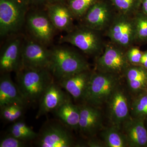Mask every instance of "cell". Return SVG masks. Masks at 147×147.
I'll use <instances>...</instances> for the list:
<instances>
[{
  "label": "cell",
  "mask_w": 147,
  "mask_h": 147,
  "mask_svg": "<svg viewBox=\"0 0 147 147\" xmlns=\"http://www.w3.org/2000/svg\"><path fill=\"white\" fill-rule=\"evenodd\" d=\"M101 137L105 147H127L125 137L121 129L111 125L101 131Z\"/></svg>",
  "instance_id": "22"
},
{
  "label": "cell",
  "mask_w": 147,
  "mask_h": 147,
  "mask_svg": "<svg viewBox=\"0 0 147 147\" xmlns=\"http://www.w3.org/2000/svg\"><path fill=\"white\" fill-rule=\"evenodd\" d=\"M26 21L32 38L45 45L53 40L56 29L47 12H32L27 14Z\"/></svg>",
  "instance_id": "12"
},
{
  "label": "cell",
  "mask_w": 147,
  "mask_h": 147,
  "mask_svg": "<svg viewBox=\"0 0 147 147\" xmlns=\"http://www.w3.org/2000/svg\"><path fill=\"white\" fill-rule=\"evenodd\" d=\"M70 129L60 121L47 122L34 142L39 147H82L75 141Z\"/></svg>",
  "instance_id": "5"
},
{
  "label": "cell",
  "mask_w": 147,
  "mask_h": 147,
  "mask_svg": "<svg viewBox=\"0 0 147 147\" xmlns=\"http://www.w3.org/2000/svg\"><path fill=\"white\" fill-rule=\"evenodd\" d=\"M26 106L21 103L15 102L0 107L1 118L6 122H15L22 117Z\"/></svg>",
  "instance_id": "25"
},
{
  "label": "cell",
  "mask_w": 147,
  "mask_h": 147,
  "mask_svg": "<svg viewBox=\"0 0 147 147\" xmlns=\"http://www.w3.org/2000/svg\"><path fill=\"white\" fill-rule=\"evenodd\" d=\"M143 53L136 47L132 46L128 48L126 51V56L129 64L139 65Z\"/></svg>",
  "instance_id": "30"
},
{
  "label": "cell",
  "mask_w": 147,
  "mask_h": 147,
  "mask_svg": "<svg viewBox=\"0 0 147 147\" xmlns=\"http://www.w3.org/2000/svg\"><path fill=\"white\" fill-rule=\"evenodd\" d=\"M145 122L147 123L146 124L145 123V124H146V128L147 129V120L145 121Z\"/></svg>",
  "instance_id": "37"
},
{
  "label": "cell",
  "mask_w": 147,
  "mask_h": 147,
  "mask_svg": "<svg viewBox=\"0 0 147 147\" xmlns=\"http://www.w3.org/2000/svg\"><path fill=\"white\" fill-rule=\"evenodd\" d=\"M123 76L126 79L129 90L135 95L146 90L147 87V69L140 65L130 64Z\"/></svg>",
  "instance_id": "20"
},
{
  "label": "cell",
  "mask_w": 147,
  "mask_h": 147,
  "mask_svg": "<svg viewBox=\"0 0 147 147\" xmlns=\"http://www.w3.org/2000/svg\"><path fill=\"white\" fill-rule=\"evenodd\" d=\"M131 102L126 90L120 84L106 102L111 125L121 129L124 122L130 116Z\"/></svg>",
  "instance_id": "10"
},
{
  "label": "cell",
  "mask_w": 147,
  "mask_h": 147,
  "mask_svg": "<svg viewBox=\"0 0 147 147\" xmlns=\"http://www.w3.org/2000/svg\"><path fill=\"white\" fill-rule=\"evenodd\" d=\"M85 146L89 147H105V144L102 141H100L93 137H90Z\"/></svg>",
  "instance_id": "31"
},
{
  "label": "cell",
  "mask_w": 147,
  "mask_h": 147,
  "mask_svg": "<svg viewBox=\"0 0 147 147\" xmlns=\"http://www.w3.org/2000/svg\"><path fill=\"white\" fill-rule=\"evenodd\" d=\"M62 123L70 129H79L80 110L79 105L74 104L69 97L55 111Z\"/></svg>",
  "instance_id": "21"
},
{
  "label": "cell",
  "mask_w": 147,
  "mask_h": 147,
  "mask_svg": "<svg viewBox=\"0 0 147 147\" xmlns=\"http://www.w3.org/2000/svg\"><path fill=\"white\" fill-rule=\"evenodd\" d=\"M15 102L28 106L17 85L11 78L10 73L1 74L0 78V107Z\"/></svg>",
  "instance_id": "19"
},
{
  "label": "cell",
  "mask_w": 147,
  "mask_h": 147,
  "mask_svg": "<svg viewBox=\"0 0 147 147\" xmlns=\"http://www.w3.org/2000/svg\"><path fill=\"white\" fill-rule=\"evenodd\" d=\"M24 40L21 37L11 38L3 46L0 55L1 74L16 73L22 67V51Z\"/></svg>",
  "instance_id": "13"
},
{
  "label": "cell",
  "mask_w": 147,
  "mask_h": 147,
  "mask_svg": "<svg viewBox=\"0 0 147 147\" xmlns=\"http://www.w3.org/2000/svg\"><path fill=\"white\" fill-rule=\"evenodd\" d=\"M61 42L69 43L83 53L91 56L99 55L103 43L100 31L82 25L61 38Z\"/></svg>",
  "instance_id": "6"
},
{
  "label": "cell",
  "mask_w": 147,
  "mask_h": 147,
  "mask_svg": "<svg viewBox=\"0 0 147 147\" xmlns=\"http://www.w3.org/2000/svg\"><path fill=\"white\" fill-rule=\"evenodd\" d=\"M139 3H140V6H141V3H142V0H139Z\"/></svg>",
  "instance_id": "36"
},
{
  "label": "cell",
  "mask_w": 147,
  "mask_h": 147,
  "mask_svg": "<svg viewBox=\"0 0 147 147\" xmlns=\"http://www.w3.org/2000/svg\"><path fill=\"white\" fill-rule=\"evenodd\" d=\"M120 77L114 74L98 71L92 72L84 102L96 107L106 103L120 84Z\"/></svg>",
  "instance_id": "3"
},
{
  "label": "cell",
  "mask_w": 147,
  "mask_h": 147,
  "mask_svg": "<svg viewBox=\"0 0 147 147\" xmlns=\"http://www.w3.org/2000/svg\"><path fill=\"white\" fill-rule=\"evenodd\" d=\"M106 30V35L111 42L125 50H127L135 42L133 16L117 12Z\"/></svg>",
  "instance_id": "7"
},
{
  "label": "cell",
  "mask_w": 147,
  "mask_h": 147,
  "mask_svg": "<svg viewBox=\"0 0 147 147\" xmlns=\"http://www.w3.org/2000/svg\"><path fill=\"white\" fill-rule=\"evenodd\" d=\"M92 74L90 70H86L57 82L74 99L84 101Z\"/></svg>",
  "instance_id": "17"
},
{
  "label": "cell",
  "mask_w": 147,
  "mask_h": 147,
  "mask_svg": "<svg viewBox=\"0 0 147 147\" xmlns=\"http://www.w3.org/2000/svg\"><path fill=\"white\" fill-rule=\"evenodd\" d=\"M121 130L128 147H147V129L144 120L130 115L122 124Z\"/></svg>",
  "instance_id": "15"
},
{
  "label": "cell",
  "mask_w": 147,
  "mask_h": 147,
  "mask_svg": "<svg viewBox=\"0 0 147 147\" xmlns=\"http://www.w3.org/2000/svg\"><path fill=\"white\" fill-rule=\"evenodd\" d=\"M51 50L50 70L57 82L79 72L90 70L88 62L76 51L61 47Z\"/></svg>",
  "instance_id": "2"
},
{
  "label": "cell",
  "mask_w": 147,
  "mask_h": 147,
  "mask_svg": "<svg viewBox=\"0 0 147 147\" xmlns=\"http://www.w3.org/2000/svg\"><path fill=\"white\" fill-rule=\"evenodd\" d=\"M97 0H67V5L74 18L81 19Z\"/></svg>",
  "instance_id": "28"
},
{
  "label": "cell",
  "mask_w": 147,
  "mask_h": 147,
  "mask_svg": "<svg viewBox=\"0 0 147 147\" xmlns=\"http://www.w3.org/2000/svg\"><path fill=\"white\" fill-rule=\"evenodd\" d=\"M129 65L125 50L111 42L104 45L103 53L96 59V71L121 76Z\"/></svg>",
  "instance_id": "8"
},
{
  "label": "cell",
  "mask_w": 147,
  "mask_h": 147,
  "mask_svg": "<svg viewBox=\"0 0 147 147\" xmlns=\"http://www.w3.org/2000/svg\"><path fill=\"white\" fill-rule=\"evenodd\" d=\"M28 142L17 139L9 134L3 137L0 141V147H25Z\"/></svg>",
  "instance_id": "29"
},
{
  "label": "cell",
  "mask_w": 147,
  "mask_h": 147,
  "mask_svg": "<svg viewBox=\"0 0 147 147\" xmlns=\"http://www.w3.org/2000/svg\"><path fill=\"white\" fill-rule=\"evenodd\" d=\"M67 0H47L48 4L56 3H64Z\"/></svg>",
  "instance_id": "35"
},
{
  "label": "cell",
  "mask_w": 147,
  "mask_h": 147,
  "mask_svg": "<svg viewBox=\"0 0 147 147\" xmlns=\"http://www.w3.org/2000/svg\"><path fill=\"white\" fill-rule=\"evenodd\" d=\"M33 38L24 40L22 67L50 70L51 50Z\"/></svg>",
  "instance_id": "9"
},
{
  "label": "cell",
  "mask_w": 147,
  "mask_h": 147,
  "mask_svg": "<svg viewBox=\"0 0 147 147\" xmlns=\"http://www.w3.org/2000/svg\"><path fill=\"white\" fill-rule=\"evenodd\" d=\"M139 65L147 69V50L143 52Z\"/></svg>",
  "instance_id": "32"
},
{
  "label": "cell",
  "mask_w": 147,
  "mask_h": 147,
  "mask_svg": "<svg viewBox=\"0 0 147 147\" xmlns=\"http://www.w3.org/2000/svg\"><path fill=\"white\" fill-rule=\"evenodd\" d=\"M8 134L28 143L34 142L38 136V133L34 131L32 127L19 120L12 123L9 128Z\"/></svg>",
  "instance_id": "23"
},
{
  "label": "cell",
  "mask_w": 147,
  "mask_h": 147,
  "mask_svg": "<svg viewBox=\"0 0 147 147\" xmlns=\"http://www.w3.org/2000/svg\"><path fill=\"white\" fill-rule=\"evenodd\" d=\"M48 4L47 14L56 30L68 33L74 29V17L67 5L64 3Z\"/></svg>",
  "instance_id": "18"
},
{
  "label": "cell",
  "mask_w": 147,
  "mask_h": 147,
  "mask_svg": "<svg viewBox=\"0 0 147 147\" xmlns=\"http://www.w3.org/2000/svg\"><path fill=\"white\" fill-rule=\"evenodd\" d=\"M141 7L142 12L147 15V0H142Z\"/></svg>",
  "instance_id": "33"
},
{
  "label": "cell",
  "mask_w": 147,
  "mask_h": 147,
  "mask_svg": "<svg viewBox=\"0 0 147 147\" xmlns=\"http://www.w3.org/2000/svg\"><path fill=\"white\" fill-rule=\"evenodd\" d=\"M114 9L108 0H97L81 18L82 25L100 32L106 30L115 15Z\"/></svg>",
  "instance_id": "11"
},
{
  "label": "cell",
  "mask_w": 147,
  "mask_h": 147,
  "mask_svg": "<svg viewBox=\"0 0 147 147\" xmlns=\"http://www.w3.org/2000/svg\"><path fill=\"white\" fill-rule=\"evenodd\" d=\"M130 115L145 121L147 120L146 91H144L135 95L130 104Z\"/></svg>",
  "instance_id": "24"
},
{
  "label": "cell",
  "mask_w": 147,
  "mask_h": 147,
  "mask_svg": "<svg viewBox=\"0 0 147 147\" xmlns=\"http://www.w3.org/2000/svg\"><path fill=\"white\" fill-rule=\"evenodd\" d=\"M79 106L80 110L79 129L84 135L89 137H93L102 127L101 112L98 107L85 102Z\"/></svg>",
  "instance_id": "16"
},
{
  "label": "cell",
  "mask_w": 147,
  "mask_h": 147,
  "mask_svg": "<svg viewBox=\"0 0 147 147\" xmlns=\"http://www.w3.org/2000/svg\"><path fill=\"white\" fill-rule=\"evenodd\" d=\"M146 91L147 92V87L146 89Z\"/></svg>",
  "instance_id": "38"
},
{
  "label": "cell",
  "mask_w": 147,
  "mask_h": 147,
  "mask_svg": "<svg viewBox=\"0 0 147 147\" xmlns=\"http://www.w3.org/2000/svg\"><path fill=\"white\" fill-rule=\"evenodd\" d=\"M135 32V42L147 41V15L138 11L133 16Z\"/></svg>",
  "instance_id": "26"
},
{
  "label": "cell",
  "mask_w": 147,
  "mask_h": 147,
  "mask_svg": "<svg viewBox=\"0 0 147 147\" xmlns=\"http://www.w3.org/2000/svg\"><path fill=\"white\" fill-rule=\"evenodd\" d=\"M29 3L26 0H0V34L18 32L26 21Z\"/></svg>",
  "instance_id": "4"
},
{
  "label": "cell",
  "mask_w": 147,
  "mask_h": 147,
  "mask_svg": "<svg viewBox=\"0 0 147 147\" xmlns=\"http://www.w3.org/2000/svg\"><path fill=\"white\" fill-rule=\"evenodd\" d=\"M55 80L48 86L42 95L39 102L36 118L55 110L69 98L68 94Z\"/></svg>",
  "instance_id": "14"
},
{
  "label": "cell",
  "mask_w": 147,
  "mask_h": 147,
  "mask_svg": "<svg viewBox=\"0 0 147 147\" xmlns=\"http://www.w3.org/2000/svg\"><path fill=\"white\" fill-rule=\"evenodd\" d=\"M16 74V85L28 105L39 103L45 90L55 80L49 69L22 67Z\"/></svg>",
  "instance_id": "1"
},
{
  "label": "cell",
  "mask_w": 147,
  "mask_h": 147,
  "mask_svg": "<svg viewBox=\"0 0 147 147\" xmlns=\"http://www.w3.org/2000/svg\"><path fill=\"white\" fill-rule=\"evenodd\" d=\"M118 13L133 16L141 7L139 0H108Z\"/></svg>",
  "instance_id": "27"
},
{
  "label": "cell",
  "mask_w": 147,
  "mask_h": 147,
  "mask_svg": "<svg viewBox=\"0 0 147 147\" xmlns=\"http://www.w3.org/2000/svg\"><path fill=\"white\" fill-rule=\"evenodd\" d=\"M29 4L30 3L41 4L47 1V0H26Z\"/></svg>",
  "instance_id": "34"
}]
</instances>
